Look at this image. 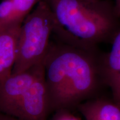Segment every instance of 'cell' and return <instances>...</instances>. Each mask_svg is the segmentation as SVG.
Returning <instances> with one entry per match:
<instances>
[{"label":"cell","mask_w":120,"mask_h":120,"mask_svg":"<svg viewBox=\"0 0 120 120\" xmlns=\"http://www.w3.org/2000/svg\"><path fill=\"white\" fill-rule=\"evenodd\" d=\"M116 15L120 16V0H116V6L115 8Z\"/></svg>","instance_id":"cell-13"},{"label":"cell","mask_w":120,"mask_h":120,"mask_svg":"<svg viewBox=\"0 0 120 120\" xmlns=\"http://www.w3.org/2000/svg\"><path fill=\"white\" fill-rule=\"evenodd\" d=\"M44 0H12L16 19L24 20L34 6Z\"/></svg>","instance_id":"cell-9"},{"label":"cell","mask_w":120,"mask_h":120,"mask_svg":"<svg viewBox=\"0 0 120 120\" xmlns=\"http://www.w3.org/2000/svg\"><path fill=\"white\" fill-rule=\"evenodd\" d=\"M77 108L85 120H120V106L105 99H89Z\"/></svg>","instance_id":"cell-8"},{"label":"cell","mask_w":120,"mask_h":120,"mask_svg":"<svg viewBox=\"0 0 120 120\" xmlns=\"http://www.w3.org/2000/svg\"><path fill=\"white\" fill-rule=\"evenodd\" d=\"M53 34V17L49 4L41 1L22 23L12 75L19 74L44 62Z\"/></svg>","instance_id":"cell-3"},{"label":"cell","mask_w":120,"mask_h":120,"mask_svg":"<svg viewBox=\"0 0 120 120\" xmlns=\"http://www.w3.org/2000/svg\"><path fill=\"white\" fill-rule=\"evenodd\" d=\"M99 64L102 80L110 87L115 103L120 106V31L114 38L111 51Z\"/></svg>","instance_id":"cell-7"},{"label":"cell","mask_w":120,"mask_h":120,"mask_svg":"<svg viewBox=\"0 0 120 120\" xmlns=\"http://www.w3.org/2000/svg\"><path fill=\"white\" fill-rule=\"evenodd\" d=\"M53 17V34L59 42L93 52L115 26V12L104 0H44Z\"/></svg>","instance_id":"cell-2"},{"label":"cell","mask_w":120,"mask_h":120,"mask_svg":"<svg viewBox=\"0 0 120 120\" xmlns=\"http://www.w3.org/2000/svg\"><path fill=\"white\" fill-rule=\"evenodd\" d=\"M44 64H38L19 74L11 75L0 83V112L10 115L37 76L44 71Z\"/></svg>","instance_id":"cell-5"},{"label":"cell","mask_w":120,"mask_h":120,"mask_svg":"<svg viewBox=\"0 0 120 120\" xmlns=\"http://www.w3.org/2000/svg\"><path fill=\"white\" fill-rule=\"evenodd\" d=\"M43 64L49 113L77 107L98 89L100 64L93 52L51 42Z\"/></svg>","instance_id":"cell-1"},{"label":"cell","mask_w":120,"mask_h":120,"mask_svg":"<svg viewBox=\"0 0 120 120\" xmlns=\"http://www.w3.org/2000/svg\"><path fill=\"white\" fill-rule=\"evenodd\" d=\"M0 120H23L16 117L0 112Z\"/></svg>","instance_id":"cell-12"},{"label":"cell","mask_w":120,"mask_h":120,"mask_svg":"<svg viewBox=\"0 0 120 120\" xmlns=\"http://www.w3.org/2000/svg\"><path fill=\"white\" fill-rule=\"evenodd\" d=\"M22 20L0 24V83L12 73Z\"/></svg>","instance_id":"cell-6"},{"label":"cell","mask_w":120,"mask_h":120,"mask_svg":"<svg viewBox=\"0 0 120 120\" xmlns=\"http://www.w3.org/2000/svg\"><path fill=\"white\" fill-rule=\"evenodd\" d=\"M49 113V97L44 70L9 115L23 120H47Z\"/></svg>","instance_id":"cell-4"},{"label":"cell","mask_w":120,"mask_h":120,"mask_svg":"<svg viewBox=\"0 0 120 120\" xmlns=\"http://www.w3.org/2000/svg\"><path fill=\"white\" fill-rule=\"evenodd\" d=\"M13 20H17V19H16L15 16L12 1V0H4L0 3V24Z\"/></svg>","instance_id":"cell-10"},{"label":"cell","mask_w":120,"mask_h":120,"mask_svg":"<svg viewBox=\"0 0 120 120\" xmlns=\"http://www.w3.org/2000/svg\"><path fill=\"white\" fill-rule=\"evenodd\" d=\"M51 120H81L69 112V109H61L55 112Z\"/></svg>","instance_id":"cell-11"}]
</instances>
